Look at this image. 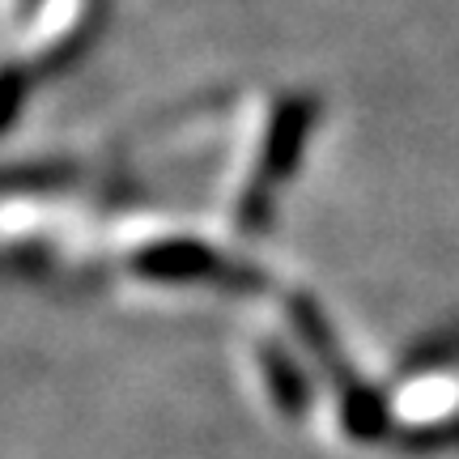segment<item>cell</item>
I'll return each mask as SVG.
<instances>
[{"label": "cell", "mask_w": 459, "mask_h": 459, "mask_svg": "<svg viewBox=\"0 0 459 459\" xmlns=\"http://www.w3.org/2000/svg\"><path fill=\"white\" fill-rule=\"evenodd\" d=\"M34 4H39V0H0V13H26V9H34ZM9 17H4V22H9Z\"/></svg>", "instance_id": "3957f363"}, {"label": "cell", "mask_w": 459, "mask_h": 459, "mask_svg": "<svg viewBox=\"0 0 459 459\" xmlns=\"http://www.w3.org/2000/svg\"><path fill=\"white\" fill-rule=\"evenodd\" d=\"M26 68L17 65L13 56L9 60H0V128L13 119V111L22 107V94H26Z\"/></svg>", "instance_id": "7a4b0ae2"}, {"label": "cell", "mask_w": 459, "mask_h": 459, "mask_svg": "<svg viewBox=\"0 0 459 459\" xmlns=\"http://www.w3.org/2000/svg\"><path fill=\"white\" fill-rule=\"evenodd\" d=\"M94 0H39L30 17H17L22 22V34L13 43L17 65L34 73V68H56L65 56L82 48V39L90 34V22H94Z\"/></svg>", "instance_id": "6da1fadb"}]
</instances>
